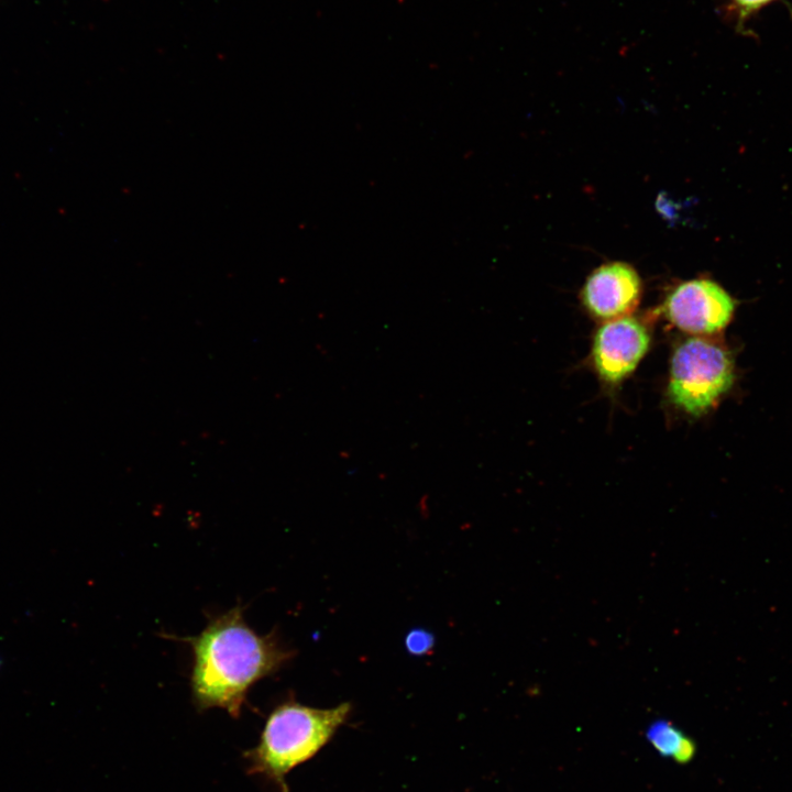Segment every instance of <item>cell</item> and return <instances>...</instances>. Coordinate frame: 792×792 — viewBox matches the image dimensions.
<instances>
[{"label":"cell","mask_w":792,"mask_h":792,"mask_svg":"<svg viewBox=\"0 0 792 792\" xmlns=\"http://www.w3.org/2000/svg\"><path fill=\"white\" fill-rule=\"evenodd\" d=\"M193 652L190 689L199 711L219 707L238 718L250 689L293 657L274 634L258 635L240 605L210 618L202 631L183 638Z\"/></svg>","instance_id":"obj_1"},{"label":"cell","mask_w":792,"mask_h":792,"mask_svg":"<svg viewBox=\"0 0 792 792\" xmlns=\"http://www.w3.org/2000/svg\"><path fill=\"white\" fill-rule=\"evenodd\" d=\"M350 703L316 708L294 700L267 716L257 745L243 754L249 774L258 776L288 792L286 776L317 755L345 723Z\"/></svg>","instance_id":"obj_2"},{"label":"cell","mask_w":792,"mask_h":792,"mask_svg":"<svg viewBox=\"0 0 792 792\" xmlns=\"http://www.w3.org/2000/svg\"><path fill=\"white\" fill-rule=\"evenodd\" d=\"M734 380V361L725 346L706 337H689L671 353L666 396L674 409L700 417L732 388Z\"/></svg>","instance_id":"obj_3"},{"label":"cell","mask_w":792,"mask_h":792,"mask_svg":"<svg viewBox=\"0 0 792 792\" xmlns=\"http://www.w3.org/2000/svg\"><path fill=\"white\" fill-rule=\"evenodd\" d=\"M734 298L719 284L693 278L675 285L664 297L659 311L676 330L692 337L721 332L732 321Z\"/></svg>","instance_id":"obj_4"},{"label":"cell","mask_w":792,"mask_h":792,"mask_svg":"<svg viewBox=\"0 0 792 792\" xmlns=\"http://www.w3.org/2000/svg\"><path fill=\"white\" fill-rule=\"evenodd\" d=\"M650 345L651 332L641 319L630 315L604 321L592 339V367L606 386H619L636 371Z\"/></svg>","instance_id":"obj_5"},{"label":"cell","mask_w":792,"mask_h":792,"mask_svg":"<svg viewBox=\"0 0 792 792\" xmlns=\"http://www.w3.org/2000/svg\"><path fill=\"white\" fill-rule=\"evenodd\" d=\"M641 295L642 282L638 272L625 262H610L587 276L580 299L592 318L604 322L630 316Z\"/></svg>","instance_id":"obj_6"},{"label":"cell","mask_w":792,"mask_h":792,"mask_svg":"<svg viewBox=\"0 0 792 792\" xmlns=\"http://www.w3.org/2000/svg\"><path fill=\"white\" fill-rule=\"evenodd\" d=\"M646 736L661 756L670 757L679 763L689 762L695 755L694 741L668 721L652 723Z\"/></svg>","instance_id":"obj_7"},{"label":"cell","mask_w":792,"mask_h":792,"mask_svg":"<svg viewBox=\"0 0 792 792\" xmlns=\"http://www.w3.org/2000/svg\"><path fill=\"white\" fill-rule=\"evenodd\" d=\"M433 647L435 636L425 628H413L405 637V648L413 656H427Z\"/></svg>","instance_id":"obj_8"},{"label":"cell","mask_w":792,"mask_h":792,"mask_svg":"<svg viewBox=\"0 0 792 792\" xmlns=\"http://www.w3.org/2000/svg\"><path fill=\"white\" fill-rule=\"evenodd\" d=\"M737 26L741 30L747 21L758 11L777 0H729Z\"/></svg>","instance_id":"obj_9"},{"label":"cell","mask_w":792,"mask_h":792,"mask_svg":"<svg viewBox=\"0 0 792 792\" xmlns=\"http://www.w3.org/2000/svg\"><path fill=\"white\" fill-rule=\"evenodd\" d=\"M1 662H2V661H1V659H0V667H1Z\"/></svg>","instance_id":"obj_10"}]
</instances>
